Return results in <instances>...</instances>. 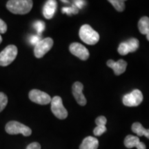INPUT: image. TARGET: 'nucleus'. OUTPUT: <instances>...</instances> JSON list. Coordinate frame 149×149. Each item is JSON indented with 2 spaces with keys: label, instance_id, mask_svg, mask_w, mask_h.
Returning a JSON list of instances; mask_svg holds the SVG:
<instances>
[{
  "label": "nucleus",
  "instance_id": "21",
  "mask_svg": "<svg viewBox=\"0 0 149 149\" xmlns=\"http://www.w3.org/2000/svg\"><path fill=\"white\" fill-rule=\"evenodd\" d=\"M33 26L37 31V33L39 35H41L45 29V23L42 21H36L33 24Z\"/></svg>",
  "mask_w": 149,
  "mask_h": 149
},
{
  "label": "nucleus",
  "instance_id": "5",
  "mask_svg": "<svg viewBox=\"0 0 149 149\" xmlns=\"http://www.w3.org/2000/svg\"><path fill=\"white\" fill-rule=\"evenodd\" d=\"M51 111L54 115L59 120H64L68 117V111L63 105L60 97L55 96L51 100Z\"/></svg>",
  "mask_w": 149,
  "mask_h": 149
},
{
  "label": "nucleus",
  "instance_id": "19",
  "mask_svg": "<svg viewBox=\"0 0 149 149\" xmlns=\"http://www.w3.org/2000/svg\"><path fill=\"white\" fill-rule=\"evenodd\" d=\"M117 51H118V53H120L121 55H126L129 53H130L129 47H128L126 42L121 43L120 46H119Z\"/></svg>",
  "mask_w": 149,
  "mask_h": 149
},
{
  "label": "nucleus",
  "instance_id": "3",
  "mask_svg": "<svg viewBox=\"0 0 149 149\" xmlns=\"http://www.w3.org/2000/svg\"><path fill=\"white\" fill-rule=\"evenodd\" d=\"M5 130L6 133L10 135L22 134L26 137L30 136L32 133V130L31 128L22 123L17 122V121H11V122L7 123Z\"/></svg>",
  "mask_w": 149,
  "mask_h": 149
},
{
  "label": "nucleus",
  "instance_id": "8",
  "mask_svg": "<svg viewBox=\"0 0 149 149\" xmlns=\"http://www.w3.org/2000/svg\"><path fill=\"white\" fill-rule=\"evenodd\" d=\"M29 99L35 103L41 104V105H46L51 103V97L50 95L45 92H43L40 90L33 89L29 93Z\"/></svg>",
  "mask_w": 149,
  "mask_h": 149
},
{
  "label": "nucleus",
  "instance_id": "17",
  "mask_svg": "<svg viewBox=\"0 0 149 149\" xmlns=\"http://www.w3.org/2000/svg\"><path fill=\"white\" fill-rule=\"evenodd\" d=\"M114 8L119 12H122L125 9V1L122 0H110L109 1Z\"/></svg>",
  "mask_w": 149,
  "mask_h": 149
},
{
  "label": "nucleus",
  "instance_id": "10",
  "mask_svg": "<svg viewBox=\"0 0 149 149\" xmlns=\"http://www.w3.org/2000/svg\"><path fill=\"white\" fill-rule=\"evenodd\" d=\"M84 86L81 82L77 81L72 85V95H73L74 99L79 105L85 106L86 104V99L83 94Z\"/></svg>",
  "mask_w": 149,
  "mask_h": 149
},
{
  "label": "nucleus",
  "instance_id": "4",
  "mask_svg": "<svg viewBox=\"0 0 149 149\" xmlns=\"http://www.w3.org/2000/svg\"><path fill=\"white\" fill-rule=\"evenodd\" d=\"M17 48L15 45H8L0 53V66H6L15 59L17 55Z\"/></svg>",
  "mask_w": 149,
  "mask_h": 149
},
{
  "label": "nucleus",
  "instance_id": "20",
  "mask_svg": "<svg viewBox=\"0 0 149 149\" xmlns=\"http://www.w3.org/2000/svg\"><path fill=\"white\" fill-rule=\"evenodd\" d=\"M61 12L64 14H67L68 15H70L72 14H77L78 12H79V9H77L72 5L71 7H64V8L61 9Z\"/></svg>",
  "mask_w": 149,
  "mask_h": 149
},
{
  "label": "nucleus",
  "instance_id": "1",
  "mask_svg": "<svg viewBox=\"0 0 149 149\" xmlns=\"http://www.w3.org/2000/svg\"><path fill=\"white\" fill-rule=\"evenodd\" d=\"M33 1L31 0H10L6 3V7L13 14L25 15L31 10Z\"/></svg>",
  "mask_w": 149,
  "mask_h": 149
},
{
  "label": "nucleus",
  "instance_id": "15",
  "mask_svg": "<svg viewBox=\"0 0 149 149\" xmlns=\"http://www.w3.org/2000/svg\"><path fill=\"white\" fill-rule=\"evenodd\" d=\"M138 29L141 34L146 35L147 40L149 41V18L143 17L138 22Z\"/></svg>",
  "mask_w": 149,
  "mask_h": 149
},
{
  "label": "nucleus",
  "instance_id": "14",
  "mask_svg": "<svg viewBox=\"0 0 149 149\" xmlns=\"http://www.w3.org/2000/svg\"><path fill=\"white\" fill-rule=\"evenodd\" d=\"M99 146L98 139L94 137L88 136L84 139L79 149H97Z\"/></svg>",
  "mask_w": 149,
  "mask_h": 149
},
{
  "label": "nucleus",
  "instance_id": "9",
  "mask_svg": "<svg viewBox=\"0 0 149 149\" xmlns=\"http://www.w3.org/2000/svg\"><path fill=\"white\" fill-rule=\"evenodd\" d=\"M70 52L81 60H86L89 57V51L82 44L77 42L72 43L69 46Z\"/></svg>",
  "mask_w": 149,
  "mask_h": 149
},
{
  "label": "nucleus",
  "instance_id": "26",
  "mask_svg": "<svg viewBox=\"0 0 149 149\" xmlns=\"http://www.w3.org/2000/svg\"><path fill=\"white\" fill-rule=\"evenodd\" d=\"M86 2L85 1H82V0H76V1H73V4L72 5L77 9H81L86 5Z\"/></svg>",
  "mask_w": 149,
  "mask_h": 149
},
{
  "label": "nucleus",
  "instance_id": "29",
  "mask_svg": "<svg viewBox=\"0 0 149 149\" xmlns=\"http://www.w3.org/2000/svg\"><path fill=\"white\" fill-rule=\"evenodd\" d=\"M1 42H2V37H1V35H0V44H1Z\"/></svg>",
  "mask_w": 149,
  "mask_h": 149
},
{
  "label": "nucleus",
  "instance_id": "25",
  "mask_svg": "<svg viewBox=\"0 0 149 149\" xmlns=\"http://www.w3.org/2000/svg\"><path fill=\"white\" fill-rule=\"evenodd\" d=\"M41 41V37L39 35H32L30 37L29 42L31 45L35 46L39 42Z\"/></svg>",
  "mask_w": 149,
  "mask_h": 149
},
{
  "label": "nucleus",
  "instance_id": "16",
  "mask_svg": "<svg viewBox=\"0 0 149 149\" xmlns=\"http://www.w3.org/2000/svg\"><path fill=\"white\" fill-rule=\"evenodd\" d=\"M132 130L137 136H139V137L145 136V137L149 139V129L144 128L140 123H134L133 125H132Z\"/></svg>",
  "mask_w": 149,
  "mask_h": 149
},
{
  "label": "nucleus",
  "instance_id": "12",
  "mask_svg": "<svg viewBox=\"0 0 149 149\" xmlns=\"http://www.w3.org/2000/svg\"><path fill=\"white\" fill-rule=\"evenodd\" d=\"M124 145L128 148L136 147L137 149H146V145L139 141L138 137L131 135L126 136L124 139Z\"/></svg>",
  "mask_w": 149,
  "mask_h": 149
},
{
  "label": "nucleus",
  "instance_id": "22",
  "mask_svg": "<svg viewBox=\"0 0 149 149\" xmlns=\"http://www.w3.org/2000/svg\"><path fill=\"white\" fill-rule=\"evenodd\" d=\"M8 104V97L4 93L0 92V112H1Z\"/></svg>",
  "mask_w": 149,
  "mask_h": 149
},
{
  "label": "nucleus",
  "instance_id": "27",
  "mask_svg": "<svg viewBox=\"0 0 149 149\" xmlns=\"http://www.w3.org/2000/svg\"><path fill=\"white\" fill-rule=\"evenodd\" d=\"M7 31V25L5 22L0 19V34H3Z\"/></svg>",
  "mask_w": 149,
  "mask_h": 149
},
{
  "label": "nucleus",
  "instance_id": "30",
  "mask_svg": "<svg viewBox=\"0 0 149 149\" xmlns=\"http://www.w3.org/2000/svg\"><path fill=\"white\" fill-rule=\"evenodd\" d=\"M62 2H68V1H61Z\"/></svg>",
  "mask_w": 149,
  "mask_h": 149
},
{
  "label": "nucleus",
  "instance_id": "11",
  "mask_svg": "<svg viewBox=\"0 0 149 149\" xmlns=\"http://www.w3.org/2000/svg\"><path fill=\"white\" fill-rule=\"evenodd\" d=\"M107 64L108 66L113 70L116 75H120L125 72L126 67H127V63L123 59H120L117 61H114L112 59H110L107 61Z\"/></svg>",
  "mask_w": 149,
  "mask_h": 149
},
{
  "label": "nucleus",
  "instance_id": "24",
  "mask_svg": "<svg viewBox=\"0 0 149 149\" xmlns=\"http://www.w3.org/2000/svg\"><path fill=\"white\" fill-rule=\"evenodd\" d=\"M107 122V120L104 116H100L95 120L97 126H106Z\"/></svg>",
  "mask_w": 149,
  "mask_h": 149
},
{
  "label": "nucleus",
  "instance_id": "13",
  "mask_svg": "<svg viewBox=\"0 0 149 149\" xmlns=\"http://www.w3.org/2000/svg\"><path fill=\"white\" fill-rule=\"evenodd\" d=\"M57 3L55 0H48L43 8V15L47 19H51L53 17L57 10Z\"/></svg>",
  "mask_w": 149,
  "mask_h": 149
},
{
  "label": "nucleus",
  "instance_id": "2",
  "mask_svg": "<svg viewBox=\"0 0 149 149\" xmlns=\"http://www.w3.org/2000/svg\"><path fill=\"white\" fill-rule=\"evenodd\" d=\"M79 37L84 42L88 45H95L99 42L100 35L88 24H84L80 28Z\"/></svg>",
  "mask_w": 149,
  "mask_h": 149
},
{
  "label": "nucleus",
  "instance_id": "23",
  "mask_svg": "<svg viewBox=\"0 0 149 149\" xmlns=\"http://www.w3.org/2000/svg\"><path fill=\"white\" fill-rule=\"evenodd\" d=\"M107 131L106 126H97V127L94 128L93 133L95 136H100Z\"/></svg>",
  "mask_w": 149,
  "mask_h": 149
},
{
  "label": "nucleus",
  "instance_id": "6",
  "mask_svg": "<svg viewBox=\"0 0 149 149\" xmlns=\"http://www.w3.org/2000/svg\"><path fill=\"white\" fill-rule=\"evenodd\" d=\"M53 46V40L51 37H46L45 39L41 40L34 48V55L37 58H42L44 57Z\"/></svg>",
  "mask_w": 149,
  "mask_h": 149
},
{
  "label": "nucleus",
  "instance_id": "18",
  "mask_svg": "<svg viewBox=\"0 0 149 149\" xmlns=\"http://www.w3.org/2000/svg\"><path fill=\"white\" fill-rule=\"evenodd\" d=\"M126 43H127L128 47H129L130 53L135 52L137 50V48H139V42L138 40H137L136 38L130 39V40L126 41Z\"/></svg>",
  "mask_w": 149,
  "mask_h": 149
},
{
  "label": "nucleus",
  "instance_id": "7",
  "mask_svg": "<svg viewBox=\"0 0 149 149\" xmlns=\"http://www.w3.org/2000/svg\"><path fill=\"white\" fill-rule=\"evenodd\" d=\"M142 93L138 89H135L131 93L125 95L122 99L123 104L128 107H137L142 102Z\"/></svg>",
  "mask_w": 149,
  "mask_h": 149
},
{
  "label": "nucleus",
  "instance_id": "28",
  "mask_svg": "<svg viewBox=\"0 0 149 149\" xmlns=\"http://www.w3.org/2000/svg\"><path fill=\"white\" fill-rule=\"evenodd\" d=\"M26 149H41V146L39 143L33 142L27 146Z\"/></svg>",
  "mask_w": 149,
  "mask_h": 149
}]
</instances>
